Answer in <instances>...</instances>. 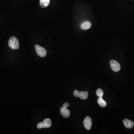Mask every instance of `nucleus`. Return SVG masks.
I'll return each instance as SVG.
<instances>
[{
  "mask_svg": "<svg viewBox=\"0 0 134 134\" xmlns=\"http://www.w3.org/2000/svg\"><path fill=\"white\" fill-rule=\"evenodd\" d=\"M8 45L10 48L13 50H17L19 48V42L18 39L15 37H12L10 38Z\"/></svg>",
  "mask_w": 134,
  "mask_h": 134,
  "instance_id": "obj_1",
  "label": "nucleus"
},
{
  "mask_svg": "<svg viewBox=\"0 0 134 134\" xmlns=\"http://www.w3.org/2000/svg\"><path fill=\"white\" fill-rule=\"evenodd\" d=\"M51 125V121L50 118H46L43 122L38 123L37 125L38 129L48 128L50 127Z\"/></svg>",
  "mask_w": 134,
  "mask_h": 134,
  "instance_id": "obj_2",
  "label": "nucleus"
},
{
  "mask_svg": "<svg viewBox=\"0 0 134 134\" xmlns=\"http://www.w3.org/2000/svg\"><path fill=\"white\" fill-rule=\"evenodd\" d=\"M35 48L37 55L39 57H44L46 56L47 51L45 48L38 45L35 46Z\"/></svg>",
  "mask_w": 134,
  "mask_h": 134,
  "instance_id": "obj_3",
  "label": "nucleus"
},
{
  "mask_svg": "<svg viewBox=\"0 0 134 134\" xmlns=\"http://www.w3.org/2000/svg\"><path fill=\"white\" fill-rule=\"evenodd\" d=\"M110 65L111 69L115 72H118L120 71L121 69L120 64L118 62L115 60H111L110 61Z\"/></svg>",
  "mask_w": 134,
  "mask_h": 134,
  "instance_id": "obj_4",
  "label": "nucleus"
},
{
  "mask_svg": "<svg viewBox=\"0 0 134 134\" xmlns=\"http://www.w3.org/2000/svg\"><path fill=\"white\" fill-rule=\"evenodd\" d=\"M84 125L85 129L87 130H89L91 128L92 122L91 119L90 117L88 116L86 117L84 122Z\"/></svg>",
  "mask_w": 134,
  "mask_h": 134,
  "instance_id": "obj_5",
  "label": "nucleus"
},
{
  "mask_svg": "<svg viewBox=\"0 0 134 134\" xmlns=\"http://www.w3.org/2000/svg\"><path fill=\"white\" fill-rule=\"evenodd\" d=\"M61 115L64 118H68L70 115V111L67 108L63 106L60 110Z\"/></svg>",
  "mask_w": 134,
  "mask_h": 134,
  "instance_id": "obj_6",
  "label": "nucleus"
},
{
  "mask_svg": "<svg viewBox=\"0 0 134 134\" xmlns=\"http://www.w3.org/2000/svg\"><path fill=\"white\" fill-rule=\"evenodd\" d=\"M123 122L126 128L132 129L134 125V123L128 119H125L123 120Z\"/></svg>",
  "mask_w": 134,
  "mask_h": 134,
  "instance_id": "obj_7",
  "label": "nucleus"
},
{
  "mask_svg": "<svg viewBox=\"0 0 134 134\" xmlns=\"http://www.w3.org/2000/svg\"><path fill=\"white\" fill-rule=\"evenodd\" d=\"M91 23L88 21L84 22L81 25V28L84 30L89 29L91 28Z\"/></svg>",
  "mask_w": 134,
  "mask_h": 134,
  "instance_id": "obj_8",
  "label": "nucleus"
},
{
  "mask_svg": "<svg viewBox=\"0 0 134 134\" xmlns=\"http://www.w3.org/2000/svg\"><path fill=\"white\" fill-rule=\"evenodd\" d=\"M88 96V92L87 91H79V97L82 99H86Z\"/></svg>",
  "mask_w": 134,
  "mask_h": 134,
  "instance_id": "obj_9",
  "label": "nucleus"
},
{
  "mask_svg": "<svg viewBox=\"0 0 134 134\" xmlns=\"http://www.w3.org/2000/svg\"><path fill=\"white\" fill-rule=\"evenodd\" d=\"M50 0H40V6L43 8L47 7L50 3Z\"/></svg>",
  "mask_w": 134,
  "mask_h": 134,
  "instance_id": "obj_10",
  "label": "nucleus"
},
{
  "mask_svg": "<svg viewBox=\"0 0 134 134\" xmlns=\"http://www.w3.org/2000/svg\"><path fill=\"white\" fill-rule=\"evenodd\" d=\"M98 103L99 105L102 107H105L106 105V103L102 97H99L98 99Z\"/></svg>",
  "mask_w": 134,
  "mask_h": 134,
  "instance_id": "obj_11",
  "label": "nucleus"
},
{
  "mask_svg": "<svg viewBox=\"0 0 134 134\" xmlns=\"http://www.w3.org/2000/svg\"><path fill=\"white\" fill-rule=\"evenodd\" d=\"M96 94L97 96L99 97H102L103 96L104 92L103 90L101 89H98L96 91Z\"/></svg>",
  "mask_w": 134,
  "mask_h": 134,
  "instance_id": "obj_12",
  "label": "nucleus"
},
{
  "mask_svg": "<svg viewBox=\"0 0 134 134\" xmlns=\"http://www.w3.org/2000/svg\"><path fill=\"white\" fill-rule=\"evenodd\" d=\"M79 91L77 90H75L73 92V95L76 97H79Z\"/></svg>",
  "mask_w": 134,
  "mask_h": 134,
  "instance_id": "obj_13",
  "label": "nucleus"
},
{
  "mask_svg": "<svg viewBox=\"0 0 134 134\" xmlns=\"http://www.w3.org/2000/svg\"><path fill=\"white\" fill-rule=\"evenodd\" d=\"M69 104L68 103H66L63 104V106L66 107V108H67V107H69Z\"/></svg>",
  "mask_w": 134,
  "mask_h": 134,
  "instance_id": "obj_14",
  "label": "nucleus"
}]
</instances>
